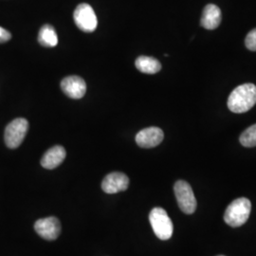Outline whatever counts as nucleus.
<instances>
[{"label": "nucleus", "mask_w": 256, "mask_h": 256, "mask_svg": "<svg viewBox=\"0 0 256 256\" xmlns=\"http://www.w3.org/2000/svg\"><path fill=\"white\" fill-rule=\"evenodd\" d=\"M135 64L138 70L142 74H155L162 70L160 62L150 56L138 57Z\"/></svg>", "instance_id": "nucleus-13"}, {"label": "nucleus", "mask_w": 256, "mask_h": 256, "mask_svg": "<svg viewBox=\"0 0 256 256\" xmlns=\"http://www.w3.org/2000/svg\"><path fill=\"white\" fill-rule=\"evenodd\" d=\"M34 230L39 236L48 240L54 241L61 234V223L54 216L37 220L34 224Z\"/></svg>", "instance_id": "nucleus-7"}, {"label": "nucleus", "mask_w": 256, "mask_h": 256, "mask_svg": "<svg viewBox=\"0 0 256 256\" xmlns=\"http://www.w3.org/2000/svg\"><path fill=\"white\" fill-rule=\"evenodd\" d=\"M38 42L46 48H54L58 44V36L54 28L52 25H44L40 28L38 34Z\"/></svg>", "instance_id": "nucleus-14"}, {"label": "nucleus", "mask_w": 256, "mask_h": 256, "mask_svg": "<svg viewBox=\"0 0 256 256\" xmlns=\"http://www.w3.org/2000/svg\"><path fill=\"white\" fill-rule=\"evenodd\" d=\"M221 10L214 4H208L202 12V27L206 30H214L218 27L221 23Z\"/></svg>", "instance_id": "nucleus-12"}, {"label": "nucleus", "mask_w": 256, "mask_h": 256, "mask_svg": "<svg viewBox=\"0 0 256 256\" xmlns=\"http://www.w3.org/2000/svg\"><path fill=\"white\" fill-rule=\"evenodd\" d=\"M240 144L245 147L256 146V124L247 128L239 138Z\"/></svg>", "instance_id": "nucleus-15"}, {"label": "nucleus", "mask_w": 256, "mask_h": 256, "mask_svg": "<svg viewBox=\"0 0 256 256\" xmlns=\"http://www.w3.org/2000/svg\"><path fill=\"white\" fill-rule=\"evenodd\" d=\"M164 138V134L160 128L152 126L140 130L136 136V142L142 148H153L158 146Z\"/></svg>", "instance_id": "nucleus-9"}, {"label": "nucleus", "mask_w": 256, "mask_h": 256, "mask_svg": "<svg viewBox=\"0 0 256 256\" xmlns=\"http://www.w3.org/2000/svg\"><path fill=\"white\" fill-rule=\"evenodd\" d=\"M245 44L247 46L248 50L252 52H256V28H254L248 34Z\"/></svg>", "instance_id": "nucleus-16"}, {"label": "nucleus", "mask_w": 256, "mask_h": 256, "mask_svg": "<svg viewBox=\"0 0 256 256\" xmlns=\"http://www.w3.org/2000/svg\"><path fill=\"white\" fill-rule=\"evenodd\" d=\"M129 178L120 172H113L108 174L102 182V189L106 194H117L128 190Z\"/></svg>", "instance_id": "nucleus-8"}, {"label": "nucleus", "mask_w": 256, "mask_h": 256, "mask_svg": "<svg viewBox=\"0 0 256 256\" xmlns=\"http://www.w3.org/2000/svg\"><path fill=\"white\" fill-rule=\"evenodd\" d=\"M256 104V86L244 84L230 93L228 108L234 113H245L252 110Z\"/></svg>", "instance_id": "nucleus-1"}, {"label": "nucleus", "mask_w": 256, "mask_h": 256, "mask_svg": "<svg viewBox=\"0 0 256 256\" xmlns=\"http://www.w3.org/2000/svg\"></svg>", "instance_id": "nucleus-18"}, {"label": "nucleus", "mask_w": 256, "mask_h": 256, "mask_svg": "<svg viewBox=\"0 0 256 256\" xmlns=\"http://www.w3.org/2000/svg\"><path fill=\"white\" fill-rule=\"evenodd\" d=\"M149 221L156 236L160 240H168L173 236V223L166 210L156 207L150 212Z\"/></svg>", "instance_id": "nucleus-3"}, {"label": "nucleus", "mask_w": 256, "mask_h": 256, "mask_svg": "<svg viewBox=\"0 0 256 256\" xmlns=\"http://www.w3.org/2000/svg\"><path fill=\"white\" fill-rule=\"evenodd\" d=\"M66 150L61 146L50 148L41 158V165L46 169H54L64 162L66 158Z\"/></svg>", "instance_id": "nucleus-11"}, {"label": "nucleus", "mask_w": 256, "mask_h": 256, "mask_svg": "<svg viewBox=\"0 0 256 256\" xmlns=\"http://www.w3.org/2000/svg\"><path fill=\"white\" fill-rule=\"evenodd\" d=\"M174 194L180 209L186 214H192L196 209V200L191 185L184 180L174 183Z\"/></svg>", "instance_id": "nucleus-4"}, {"label": "nucleus", "mask_w": 256, "mask_h": 256, "mask_svg": "<svg viewBox=\"0 0 256 256\" xmlns=\"http://www.w3.org/2000/svg\"><path fill=\"white\" fill-rule=\"evenodd\" d=\"M61 88L70 98L81 99L86 92V84L79 76H68L62 80Z\"/></svg>", "instance_id": "nucleus-10"}, {"label": "nucleus", "mask_w": 256, "mask_h": 256, "mask_svg": "<svg viewBox=\"0 0 256 256\" xmlns=\"http://www.w3.org/2000/svg\"><path fill=\"white\" fill-rule=\"evenodd\" d=\"M252 210V203L246 198H240L232 202L225 210L224 221L234 228H238L247 222Z\"/></svg>", "instance_id": "nucleus-2"}, {"label": "nucleus", "mask_w": 256, "mask_h": 256, "mask_svg": "<svg viewBox=\"0 0 256 256\" xmlns=\"http://www.w3.org/2000/svg\"><path fill=\"white\" fill-rule=\"evenodd\" d=\"M12 38L10 32L4 28L0 27V43H6Z\"/></svg>", "instance_id": "nucleus-17"}, {"label": "nucleus", "mask_w": 256, "mask_h": 256, "mask_svg": "<svg viewBox=\"0 0 256 256\" xmlns=\"http://www.w3.org/2000/svg\"><path fill=\"white\" fill-rule=\"evenodd\" d=\"M28 130V122L24 118H18L10 122L5 129V144L10 149L20 146Z\"/></svg>", "instance_id": "nucleus-5"}, {"label": "nucleus", "mask_w": 256, "mask_h": 256, "mask_svg": "<svg viewBox=\"0 0 256 256\" xmlns=\"http://www.w3.org/2000/svg\"><path fill=\"white\" fill-rule=\"evenodd\" d=\"M74 22L76 26L84 32H93L98 25L94 10L90 4L82 3L74 10Z\"/></svg>", "instance_id": "nucleus-6"}]
</instances>
